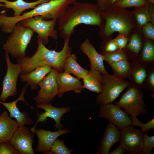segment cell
<instances>
[{
	"label": "cell",
	"mask_w": 154,
	"mask_h": 154,
	"mask_svg": "<svg viewBox=\"0 0 154 154\" xmlns=\"http://www.w3.org/2000/svg\"><path fill=\"white\" fill-rule=\"evenodd\" d=\"M70 38L68 37L64 39L63 48L59 52L48 49L38 39L37 49L32 56H25L17 58V62L20 64L21 67L20 74L30 72L39 67L44 65L51 66L59 72H62L65 61L71 54L72 48L69 45Z\"/></svg>",
	"instance_id": "cell-2"
},
{
	"label": "cell",
	"mask_w": 154,
	"mask_h": 154,
	"mask_svg": "<svg viewBox=\"0 0 154 154\" xmlns=\"http://www.w3.org/2000/svg\"><path fill=\"white\" fill-rule=\"evenodd\" d=\"M149 12L151 23L154 25V3H149Z\"/></svg>",
	"instance_id": "cell-40"
},
{
	"label": "cell",
	"mask_w": 154,
	"mask_h": 154,
	"mask_svg": "<svg viewBox=\"0 0 154 154\" xmlns=\"http://www.w3.org/2000/svg\"><path fill=\"white\" fill-rule=\"evenodd\" d=\"M145 39L141 29L137 28L131 34L123 49L129 60L133 61L139 60Z\"/></svg>",
	"instance_id": "cell-19"
},
{
	"label": "cell",
	"mask_w": 154,
	"mask_h": 154,
	"mask_svg": "<svg viewBox=\"0 0 154 154\" xmlns=\"http://www.w3.org/2000/svg\"><path fill=\"white\" fill-rule=\"evenodd\" d=\"M83 88L89 90L99 93L102 91V74L98 71L90 70L83 79Z\"/></svg>",
	"instance_id": "cell-24"
},
{
	"label": "cell",
	"mask_w": 154,
	"mask_h": 154,
	"mask_svg": "<svg viewBox=\"0 0 154 154\" xmlns=\"http://www.w3.org/2000/svg\"><path fill=\"white\" fill-rule=\"evenodd\" d=\"M27 87L25 85L23 87L19 97L16 100L9 102L0 101V104L3 105L9 111L10 117L16 119L19 126H23L25 125H31L33 122L26 112H21L17 106V102L19 101H23L28 105L25 102L24 98Z\"/></svg>",
	"instance_id": "cell-16"
},
{
	"label": "cell",
	"mask_w": 154,
	"mask_h": 154,
	"mask_svg": "<svg viewBox=\"0 0 154 154\" xmlns=\"http://www.w3.org/2000/svg\"><path fill=\"white\" fill-rule=\"evenodd\" d=\"M130 119L132 121L131 125L133 127L137 126L140 127L144 133L149 131L150 129L152 130L154 129V117L150 121L145 123H143L140 122L135 116H131Z\"/></svg>",
	"instance_id": "cell-35"
},
{
	"label": "cell",
	"mask_w": 154,
	"mask_h": 154,
	"mask_svg": "<svg viewBox=\"0 0 154 154\" xmlns=\"http://www.w3.org/2000/svg\"><path fill=\"white\" fill-rule=\"evenodd\" d=\"M107 62L113 70V75L123 79L129 78L131 70L132 63L130 62L128 59L117 62Z\"/></svg>",
	"instance_id": "cell-26"
},
{
	"label": "cell",
	"mask_w": 154,
	"mask_h": 154,
	"mask_svg": "<svg viewBox=\"0 0 154 154\" xmlns=\"http://www.w3.org/2000/svg\"><path fill=\"white\" fill-rule=\"evenodd\" d=\"M132 68L129 79V86L140 89L147 75L148 66L139 60L131 62Z\"/></svg>",
	"instance_id": "cell-20"
},
{
	"label": "cell",
	"mask_w": 154,
	"mask_h": 154,
	"mask_svg": "<svg viewBox=\"0 0 154 154\" xmlns=\"http://www.w3.org/2000/svg\"><path fill=\"white\" fill-rule=\"evenodd\" d=\"M120 131L115 125L109 122L97 149V154H109L111 147L119 142Z\"/></svg>",
	"instance_id": "cell-18"
},
{
	"label": "cell",
	"mask_w": 154,
	"mask_h": 154,
	"mask_svg": "<svg viewBox=\"0 0 154 154\" xmlns=\"http://www.w3.org/2000/svg\"><path fill=\"white\" fill-rule=\"evenodd\" d=\"M141 30L145 39L154 41V25L149 22L142 27Z\"/></svg>",
	"instance_id": "cell-36"
},
{
	"label": "cell",
	"mask_w": 154,
	"mask_h": 154,
	"mask_svg": "<svg viewBox=\"0 0 154 154\" xmlns=\"http://www.w3.org/2000/svg\"><path fill=\"white\" fill-rule=\"evenodd\" d=\"M57 22L60 36L65 39L70 37L78 25L95 26L100 28L104 20L103 12L97 4L76 1L68 7Z\"/></svg>",
	"instance_id": "cell-1"
},
{
	"label": "cell",
	"mask_w": 154,
	"mask_h": 154,
	"mask_svg": "<svg viewBox=\"0 0 154 154\" xmlns=\"http://www.w3.org/2000/svg\"><path fill=\"white\" fill-rule=\"evenodd\" d=\"M19 127L15 120L5 111L0 115V142L9 141L14 132Z\"/></svg>",
	"instance_id": "cell-22"
},
{
	"label": "cell",
	"mask_w": 154,
	"mask_h": 154,
	"mask_svg": "<svg viewBox=\"0 0 154 154\" xmlns=\"http://www.w3.org/2000/svg\"><path fill=\"white\" fill-rule=\"evenodd\" d=\"M100 53L102 55L111 53L119 49L117 45L112 37L103 40L100 46Z\"/></svg>",
	"instance_id": "cell-32"
},
{
	"label": "cell",
	"mask_w": 154,
	"mask_h": 154,
	"mask_svg": "<svg viewBox=\"0 0 154 154\" xmlns=\"http://www.w3.org/2000/svg\"><path fill=\"white\" fill-rule=\"evenodd\" d=\"M118 0H96L97 5L103 12L113 6Z\"/></svg>",
	"instance_id": "cell-39"
},
{
	"label": "cell",
	"mask_w": 154,
	"mask_h": 154,
	"mask_svg": "<svg viewBox=\"0 0 154 154\" xmlns=\"http://www.w3.org/2000/svg\"><path fill=\"white\" fill-rule=\"evenodd\" d=\"M147 0H118L113 6L126 9L131 7H138L148 4Z\"/></svg>",
	"instance_id": "cell-29"
},
{
	"label": "cell",
	"mask_w": 154,
	"mask_h": 154,
	"mask_svg": "<svg viewBox=\"0 0 154 154\" xmlns=\"http://www.w3.org/2000/svg\"><path fill=\"white\" fill-rule=\"evenodd\" d=\"M143 92L139 89L129 86L115 105L123 108L128 115L137 116L145 114L146 105L143 99Z\"/></svg>",
	"instance_id": "cell-6"
},
{
	"label": "cell",
	"mask_w": 154,
	"mask_h": 154,
	"mask_svg": "<svg viewBox=\"0 0 154 154\" xmlns=\"http://www.w3.org/2000/svg\"><path fill=\"white\" fill-rule=\"evenodd\" d=\"M149 5V3L143 6L135 7L131 11L138 29H141L144 25L149 22H151Z\"/></svg>",
	"instance_id": "cell-28"
},
{
	"label": "cell",
	"mask_w": 154,
	"mask_h": 154,
	"mask_svg": "<svg viewBox=\"0 0 154 154\" xmlns=\"http://www.w3.org/2000/svg\"><path fill=\"white\" fill-rule=\"evenodd\" d=\"M36 106L37 108L44 110L45 112L37 113L36 114L37 119L36 123L30 130L33 135H34L35 127L38 123L40 122L45 123L48 117L53 119L55 121L54 129L55 130L64 128L63 125L60 123L61 119L63 115L70 111V107H56L52 106L51 102L48 104H37Z\"/></svg>",
	"instance_id": "cell-12"
},
{
	"label": "cell",
	"mask_w": 154,
	"mask_h": 154,
	"mask_svg": "<svg viewBox=\"0 0 154 154\" xmlns=\"http://www.w3.org/2000/svg\"><path fill=\"white\" fill-rule=\"evenodd\" d=\"M5 58L7 70L3 81V89L0 96V100L3 102H5L9 97L14 96L17 94V78L21 70V64L12 63L9 54L5 52Z\"/></svg>",
	"instance_id": "cell-9"
},
{
	"label": "cell",
	"mask_w": 154,
	"mask_h": 154,
	"mask_svg": "<svg viewBox=\"0 0 154 154\" xmlns=\"http://www.w3.org/2000/svg\"><path fill=\"white\" fill-rule=\"evenodd\" d=\"M104 60L106 62H117L128 58L123 49H119L114 52L102 55Z\"/></svg>",
	"instance_id": "cell-33"
},
{
	"label": "cell",
	"mask_w": 154,
	"mask_h": 154,
	"mask_svg": "<svg viewBox=\"0 0 154 154\" xmlns=\"http://www.w3.org/2000/svg\"><path fill=\"white\" fill-rule=\"evenodd\" d=\"M142 89L143 90H148L154 96V65L149 66L147 75L143 85Z\"/></svg>",
	"instance_id": "cell-31"
},
{
	"label": "cell",
	"mask_w": 154,
	"mask_h": 154,
	"mask_svg": "<svg viewBox=\"0 0 154 154\" xmlns=\"http://www.w3.org/2000/svg\"><path fill=\"white\" fill-rule=\"evenodd\" d=\"M58 71L52 68L50 71L39 83L40 88L34 100L37 104H48L57 95L58 87L56 76Z\"/></svg>",
	"instance_id": "cell-10"
},
{
	"label": "cell",
	"mask_w": 154,
	"mask_h": 154,
	"mask_svg": "<svg viewBox=\"0 0 154 154\" xmlns=\"http://www.w3.org/2000/svg\"><path fill=\"white\" fill-rule=\"evenodd\" d=\"M20 22L36 32L38 39L44 45L48 44L49 37L55 40H58V32L55 29L57 20H46L41 16H38L24 19Z\"/></svg>",
	"instance_id": "cell-7"
},
{
	"label": "cell",
	"mask_w": 154,
	"mask_h": 154,
	"mask_svg": "<svg viewBox=\"0 0 154 154\" xmlns=\"http://www.w3.org/2000/svg\"><path fill=\"white\" fill-rule=\"evenodd\" d=\"M80 48L89 58L90 70L98 71L102 74L108 73L104 66L102 55L97 52L89 39H86L80 44Z\"/></svg>",
	"instance_id": "cell-17"
},
{
	"label": "cell",
	"mask_w": 154,
	"mask_h": 154,
	"mask_svg": "<svg viewBox=\"0 0 154 154\" xmlns=\"http://www.w3.org/2000/svg\"><path fill=\"white\" fill-rule=\"evenodd\" d=\"M102 90L96 96L97 103L100 106L112 103L129 86L128 81L113 75L102 74Z\"/></svg>",
	"instance_id": "cell-5"
},
{
	"label": "cell",
	"mask_w": 154,
	"mask_h": 154,
	"mask_svg": "<svg viewBox=\"0 0 154 154\" xmlns=\"http://www.w3.org/2000/svg\"><path fill=\"white\" fill-rule=\"evenodd\" d=\"M125 152L120 144L109 154H123Z\"/></svg>",
	"instance_id": "cell-41"
},
{
	"label": "cell",
	"mask_w": 154,
	"mask_h": 154,
	"mask_svg": "<svg viewBox=\"0 0 154 154\" xmlns=\"http://www.w3.org/2000/svg\"><path fill=\"white\" fill-rule=\"evenodd\" d=\"M34 32L21 22L18 23L3 45L5 52L16 58L25 56L27 46Z\"/></svg>",
	"instance_id": "cell-4"
},
{
	"label": "cell",
	"mask_w": 154,
	"mask_h": 154,
	"mask_svg": "<svg viewBox=\"0 0 154 154\" xmlns=\"http://www.w3.org/2000/svg\"><path fill=\"white\" fill-rule=\"evenodd\" d=\"M34 137L28 127L24 125L19 126L9 142L19 154H34Z\"/></svg>",
	"instance_id": "cell-13"
},
{
	"label": "cell",
	"mask_w": 154,
	"mask_h": 154,
	"mask_svg": "<svg viewBox=\"0 0 154 154\" xmlns=\"http://www.w3.org/2000/svg\"><path fill=\"white\" fill-rule=\"evenodd\" d=\"M138 60L148 66L154 64V41L145 38Z\"/></svg>",
	"instance_id": "cell-27"
},
{
	"label": "cell",
	"mask_w": 154,
	"mask_h": 154,
	"mask_svg": "<svg viewBox=\"0 0 154 154\" xmlns=\"http://www.w3.org/2000/svg\"><path fill=\"white\" fill-rule=\"evenodd\" d=\"M34 132L37 136L38 141L35 151L47 154L50 151L51 146L56 138L64 134L70 133L71 131L66 128L55 131L35 129Z\"/></svg>",
	"instance_id": "cell-14"
},
{
	"label": "cell",
	"mask_w": 154,
	"mask_h": 154,
	"mask_svg": "<svg viewBox=\"0 0 154 154\" xmlns=\"http://www.w3.org/2000/svg\"><path fill=\"white\" fill-rule=\"evenodd\" d=\"M56 78L58 87L57 96L59 98H62L67 92L73 91L76 94L80 93L84 89L80 80L70 74L58 72Z\"/></svg>",
	"instance_id": "cell-15"
},
{
	"label": "cell",
	"mask_w": 154,
	"mask_h": 154,
	"mask_svg": "<svg viewBox=\"0 0 154 154\" xmlns=\"http://www.w3.org/2000/svg\"><path fill=\"white\" fill-rule=\"evenodd\" d=\"M143 133L141 129H135L131 125L121 129L119 142L125 152L131 154H141Z\"/></svg>",
	"instance_id": "cell-8"
},
{
	"label": "cell",
	"mask_w": 154,
	"mask_h": 154,
	"mask_svg": "<svg viewBox=\"0 0 154 154\" xmlns=\"http://www.w3.org/2000/svg\"><path fill=\"white\" fill-rule=\"evenodd\" d=\"M52 67L49 65L39 67L26 74H20L19 76L23 82H27L26 86H29L31 90H37L39 83L50 71Z\"/></svg>",
	"instance_id": "cell-21"
},
{
	"label": "cell",
	"mask_w": 154,
	"mask_h": 154,
	"mask_svg": "<svg viewBox=\"0 0 154 154\" xmlns=\"http://www.w3.org/2000/svg\"><path fill=\"white\" fill-rule=\"evenodd\" d=\"M72 153L73 151L65 145L63 140L57 138L54 141L50 151L47 154H70Z\"/></svg>",
	"instance_id": "cell-30"
},
{
	"label": "cell",
	"mask_w": 154,
	"mask_h": 154,
	"mask_svg": "<svg viewBox=\"0 0 154 154\" xmlns=\"http://www.w3.org/2000/svg\"><path fill=\"white\" fill-rule=\"evenodd\" d=\"M77 58V56L74 54H71L67 58L64 63L62 72L72 74L80 80L87 75L89 71L79 64Z\"/></svg>",
	"instance_id": "cell-25"
},
{
	"label": "cell",
	"mask_w": 154,
	"mask_h": 154,
	"mask_svg": "<svg viewBox=\"0 0 154 154\" xmlns=\"http://www.w3.org/2000/svg\"><path fill=\"white\" fill-rule=\"evenodd\" d=\"M0 154H19L9 141L0 142Z\"/></svg>",
	"instance_id": "cell-37"
},
{
	"label": "cell",
	"mask_w": 154,
	"mask_h": 154,
	"mask_svg": "<svg viewBox=\"0 0 154 154\" xmlns=\"http://www.w3.org/2000/svg\"><path fill=\"white\" fill-rule=\"evenodd\" d=\"M99 117L107 119L118 129H122L131 124V120L124 110L112 103L100 105Z\"/></svg>",
	"instance_id": "cell-11"
},
{
	"label": "cell",
	"mask_w": 154,
	"mask_h": 154,
	"mask_svg": "<svg viewBox=\"0 0 154 154\" xmlns=\"http://www.w3.org/2000/svg\"><path fill=\"white\" fill-rule=\"evenodd\" d=\"M147 131L143 135V147L141 154H151L154 147V136H149Z\"/></svg>",
	"instance_id": "cell-34"
},
{
	"label": "cell",
	"mask_w": 154,
	"mask_h": 154,
	"mask_svg": "<svg viewBox=\"0 0 154 154\" xmlns=\"http://www.w3.org/2000/svg\"><path fill=\"white\" fill-rule=\"evenodd\" d=\"M103 13L105 23L98 32L102 40L112 37L116 32L129 38L137 29L131 11L126 9L113 6Z\"/></svg>",
	"instance_id": "cell-3"
},
{
	"label": "cell",
	"mask_w": 154,
	"mask_h": 154,
	"mask_svg": "<svg viewBox=\"0 0 154 154\" xmlns=\"http://www.w3.org/2000/svg\"><path fill=\"white\" fill-rule=\"evenodd\" d=\"M50 0H38L31 2H25L23 0H16L10 1L7 0H0V7L12 9L14 12L13 16L21 15L25 10L34 9L38 5Z\"/></svg>",
	"instance_id": "cell-23"
},
{
	"label": "cell",
	"mask_w": 154,
	"mask_h": 154,
	"mask_svg": "<svg viewBox=\"0 0 154 154\" xmlns=\"http://www.w3.org/2000/svg\"><path fill=\"white\" fill-rule=\"evenodd\" d=\"M149 3H154V0H147Z\"/></svg>",
	"instance_id": "cell-42"
},
{
	"label": "cell",
	"mask_w": 154,
	"mask_h": 154,
	"mask_svg": "<svg viewBox=\"0 0 154 154\" xmlns=\"http://www.w3.org/2000/svg\"><path fill=\"white\" fill-rule=\"evenodd\" d=\"M129 38L125 35L118 33L114 40L118 47L119 49H124L126 47Z\"/></svg>",
	"instance_id": "cell-38"
}]
</instances>
